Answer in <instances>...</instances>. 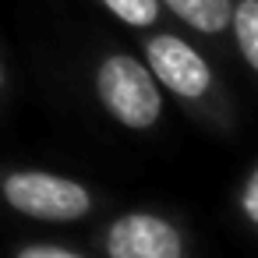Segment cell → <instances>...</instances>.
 I'll return each mask as SVG.
<instances>
[{"instance_id": "cell-1", "label": "cell", "mask_w": 258, "mask_h": 258, "mask_svg": "<svg viewBox=\"0 0 258 258\" xmlns=\"http://www.w3.org/2000/svg\"><path fill=\"white\" fill-rule=\"evenodd\" d=\"M96 89H99L103 106L120 124L135 127V131H145L159 120V110H163L159 85H156L152 71L145 64H138L135 57H127V53L106 57L99 75H96Z\"/></svg>"}, {"instance_id": "cell-2", "label": "cell", "mask_w": 258, "mask_h": 258, "mask_svg": "<svg viewBox=\"0 0 258 258\" xmlns=\"http://www.w3.org/2000/svg\"><path fill=\"white\" fill-rule=\"evenodd\" d=\"M4 198L22 216L50 219V223H71V219H82L92 209V198L82 184H75L71 177L39 173V170L11 173L4 180Z\"/></svg>"}, {"instance_id": "cell-3", "label": "cell", "mask_w": 258, "mask_h": 258, "mask_svg": "<svg viewBox=\"0 0 258 258\" xmlns=\"http://www.w3.org/2000/svg\"><path fill=\"white\" fill-rule=\"evenodd\" d=\"M145 57H149L145 68L152 71V78H159L170 92L184 99H198L212 85V71L205 57L177 36H152L145 46Z\"/></svg>"}, {"instance_id": "cell-4", "label": "cell", "mask_w": 258, "mask_h": 258, "mask_svg": "<svg viewBox=\"0 0 258 258\" xmlns=\"http://www.w3.org/2000/svg\"><path fill=\"white\" fill-rule=\"evenodd\" d=\"M110 258H180V233L149 212L120 216L106 233Z\"/></svg>"}, {"instance_id": "cell-5", "label": "cell", "mask_w": 258, "mask_h": 258, "mask_svg": "<svg viewBox=\"0 0 258 258\" xmlns=\"http://www.w3.org/2000/svg\"><path fill=\"white\" fill-rule=\"evenodd\" d=\"M163 4L198 32H219L230 25V0H163Z\"/></svg>"}, {"instance_id": "cell-6", "label": "cell", "mask_w": 258, "mask_h": 258, "mask_svg": "<svg viewBox=\"0 0 258 258\" xmlns=\"http://www.w3.org/2000/svg\"><path fill=\"white\" fill-rule=\"evenodd\" d=\"M233 32H237V46L244 53L247 68H258V0H240L237 11H230Z\"/></svg>"}, {"instance_id": "cell-7", "label": "cell", "mask_w": 258, "mask_h": 258, "mask_svg": "<svg viewBox=\"0 0 258 258\" xmlns=\"http://www.w3.org/2000/svg\"><path fill=\"white\" fill-rule=\"evenodd\" d=\"M106 11L117 15L120 22L135 25V29H145L159 18V0H103Z\"/></svg>"}, {"instance_id": "cell-8", "label": "cell", "mask_w": 258, "mask_h": 258, "mask_svg": "<svg viewBox=\"0 0 258 258\" xmlns=\"http://www.w3.org/2000/svg\"><path fill=\"white\" fill-rule=\"evenodd\" d=\"M18 258H82V254H75L68 247H53V244H32V247L18 251Z\"/></svg>"}, {"instance_id": "cell-9", "label": "cell", "mask_w": 258, "mask_h": 258, "mask_svg": "<svg viewBox=\"0 0 258 258\" xmlns=\"http://www.w3.org/2000/svg\"><path fill=\"white\" fill-rule=\"evenodd\" d=\"M244 212H247V219H258V173L247 177V187H244Z\"/></svg>"}, {"instance_id": "cell-10", "label": "cell", "mask_w": 258, "mask_h": 258, "mask_svg": "<svg viewBox=\"0 0 258 258\" xmlns=\"http://www.w3.org/2000/svg\"><path fill=\"white\" fill-rule=\"evenodd\" d=\"M0 82H4V68H0Z\"/></svg>"}]
</instances>
